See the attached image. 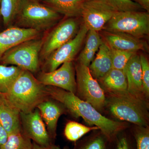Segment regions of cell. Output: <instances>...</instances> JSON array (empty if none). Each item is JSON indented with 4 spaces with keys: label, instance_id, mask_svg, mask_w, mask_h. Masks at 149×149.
<instances>
[{
    "label": "cell",
    "instance_id": "obj_1",
    "mask_svg": "<svg viewBox=\"0 0 149 149\" xmlns=\"http://www.w3.org/2000/svg\"><path fill=\"white\" fill-rule=\"evenodd\" d=\"M46 89L49 97L61 103L72 114L82 118L89 125L98 127L110 142L124 128L123 124L102 115L91 104L74 93L53 86H46Z\"/></svg>",
    "mask_w": 149,
    "mask_h": 149
},
{
    "label": "cell",
    "instance_id": "obj_2",
    "mask_svg": "<svg viewBox=\"0 0 149 149\" xmlns=\"http://www.w3.org/2000/svg\"><path fill=\"white\" fill-rule=\"evenodd\" d=\"M2 95L6 103L22 113L33 111L49 97L46 86L32 72L24 70L8 91Z\"/></svg>",
    "mask_w": 149,
    "mask_h": 149
},
{
    "label": "cell",
    "instance_id": "obj_3",
    "mask_svg": "<svg viewBox=\"0 0 149 149\" xmlns=\"http://www.w3.org/2000/svg\"><path fill=\"white\" fill-rule=\"evenodd\" d=\"M109 93V97L106 99V105L115 117L140 127L148 125V106L144 99L131 95L127 91Z\"/></svg>",
    "mask_w": 149,
    "mask_h": 149
},
{
    "label": "cell",
    "instance_id": "obj_4",
    "mask_svg": "<svg viewBox=\"0 0 149 149\" xmlns=\"http://www.w3.org/2000/svg\"><path fill=\"white\" fill-rule=\"evenodd\" d=\"M61 18V15L37 0H26L15 22L17 27L39 32L50 29Z\"/></svg>",
    "mask_w": 149,
    "mask_h": 149
},
{
    "label": "cell",
    "instance_id": "obj_5",
    "mask_svg": "<svg viewBox=\"0 0 149 149\" xmlns=\"http://www.w3.org/2000/svg\"><path fill=\"white\" fill-rule=\"evenodd\" d=\"M42 43L43 38L39 37L22 42L6 52L0 59V64L18 67L32 73L37 72Z\"/></svg>",
    "mask_w": 149,
    "mask_h": 149
},
{
    "label": "cell",
    "instance_id": "obj_6",
    "mask_svg": "<svg viewBox=\"0 0 149 149\" xmlns=\"http://www.w3.org/2000/svg\"><path fill=\"white\" fill-rule=\"evenodd\" d=\"M102 30L123 32L142 39L149 35V13L142 11L117 12Z\"/></svg>",
    "mask_w": 149,
    "mask_h": 149
},
{
    "label": "cell",
    "instance_id": "obj_7",
    "mask_svg": "<svg viewBox=\"0 0 149 149\" xmlns=\"http://www.w3.org/2000/svg\"><path fill=\"white\" fill-rule=\"evenodd\" d=\"M75 72L76 92L82 100L101 111L105 106L106 98L100 85L91 74L89 67L78 62Z\"/></svg>",
    "mask_w": 149,
    "mask_h": 149
},
{
    "label": "cell",
    "instance_id": "obj_8",
    "mask_svg": "<svg viewBox=\"0 0 149 149\" xmlns=\"http://www.w3.org/2000/svg\"><path fill=\"white\" fill-rule=\"evenodd\" d=\"M80 28L76 17H68L60 22L43 38L40 57L45 59L56 49L72 39Z\"/></svg>",
    "mask_w": 149,
    "mask_h": 149
},
{
    "label": "cell",
    "instance_id": "obj_9",
    "mask_svg": "<svg viewBox=\"0 0 149 149\" xmlns=\"http://www.w3.org/2000/svg\"><path fill=\"white\" fill-rule=\"evenodd\" d=\"M117 12L106 0H85L81 17L88 30L99 32Z\"/></svg>",
    "mask_w": 149,
    "mask_h": 149
},
{
    "label": "cell",
    "instance_id": "obj_10",
    "mask_svg": "<svg viewBox=\"0 0 149 149\" xmlns=\"http://www.w3.org/2000/svg\"><path fill=\"white\" fill-rule=\"evenodd\" d=\"M88 30L83 24L72 39L58 48L45 59L43 71H54L64 63L72 61L83 45Z\"/></svg>",
    "mask_w": 149,
    "mask_h": 149
},
{
    "label": "cell",
    "instance_id": "obj_11",
    "mask_svg": "<svg viewBox=\"0 0 149 149\" xmlns=\"http://www.w3.org/2000/svg\"><path fill=\"white\" fill-rule=\"evenodd\" d=\"M75 70L72 61L66 62L55 70L39 74L38 80L45 86H53L75 94L76 83Z\"/></svg>",
    "mask_w": 149,
    "mask_h": 149
},
{
    "label": "cell",
    "instance_id": "obj_12",
    "mask_svg": "<svg viewBox=\"0 0 149 149\" xmlns=\"http://www.w3.org/2000/svg\"><path fill=\"white\" fill-rule=\"evenodd\" d=\"M20 116L22 131L28 138L40 146L52 144L50 137L38 109L28 113H20Z\"/></svg>",
    "mask_w": 149,
    "mask_h": 149
},
{
    "label": "cell",
    "instance_id": "obj_13",
    "mask_svg": "<svg viewBox=\"0 0 149 149\" xmlns=\"http://www.w3.org/2000/svg\"><path fill=\"white\" fill-rule=\"evenodd\" d=\"M41 32L35 29L11 26L0 32V59L11 48L24 41L38 38Z\"/></svg>",
    "mask_w": 149,
    "mask_h": 149
},
{
    "label": "cell",
    "instance_id": "obj_14",
    "mask_svg": "<svg viewBox=\"0 0 149 149\" xmlns=\"http://www.w3.org/2000/svg\"><path fill=\"white\" fill-rule=\"evenodd\" d=\"M103 37V40L110 47L116 49L134 52L148 50V44L145 41L126 33L104 30Z\"/></svg>",
    "mask_w": 149,
    "mask_h": 149
},
{
    "label": "cell",
    "instance_id": "obj_15",
    "mask_svg": "<svg viewBox=\"0 0 149 149\" xmlns=\"http://www.w3.org/2000/svg\"><path fill=\"white\" fill-rule=\"evenodd\" d=\"M127 83V91L131 95L144 99L142 68L140 56L136 53L129 60L123 69Z\"/></svg>",
    "mask_w": 149,
    "mask_h": 149
},
{
    "label": "cell",
    "instance_id": "obj_16",
    "mask_svg": "<svg viewBox=\"0 0 149 149\" xmlns=\"http://www.w3.org/2000/svg\"><path fill=\"white\" fill-rule=\"evenodd\" d=\"M88 67L92 76L99 80L112 68L110 49L103 40L95 59Z\"/></svg>",
    "mask_w": 149,
    "mask_h": 149
},
{
    "label": "cell",
    "instance_id": "obj_17",
    "mask_svg": "<svg viewBox=\"0 0 149 149\" xmlns=\"http://www.w3.org/2000/svg\"><path fill=\"white\" fill-rule=\"evenodd\" d=\"M43 121L47 125V129L51 139H54L56 136L57 124L62 111L57 104L47 100L37 106Z\"/></svg>",
    "mask_w": 149,
    "mask_h": 149
},
{
    "label": "cell",
    "instance_id": "obj_18",
    "mask_svg": "<svg viewBox=\"0 0 149 149\" xmlns=\"http://www.w3.org/2000/svg\"><path fill=\"white\" fill-rule=\"evenodd\" d=\"M45 5L68 17L81 16L85 0H41Z\"/></svg>",
    "mask_w": 149,
    "mask_h": 149
},
{
    "label": "cell",
    "instance_id": "obj_19",
    "mask_svg": "<svg viewBox=\"0 0 149 149\" xmlns=\"http://www.w3.org/2000/svg\"><path fill=\"white\" fill-rule=\"evenodd\" d=\"M0 123L8 135L22 130L20 112L5 101L0 104Z\"/></svg>",
    "mask_w": 149,
    "mask_h": 149
},
{
    "label": "cell",
    "instance_id": "obj_20",
    "mask_svg": "<svg viewBox=\"0 0 149 149\" xmlns=\"http://www.w3.org/2000/svg\"><path fill=\"white\" fill-rule=\"evenodd\" d=\"M85 40V47L78 57V63L89 67L102 42L103 39L98 32L89 30Z\"/></svg>",
    "mask_w": 149,
    "mask_h": 149
},
{
    "label": "cell",
    "instance_id": "obj_21",
    "mask_svg": "<svg viewBox=\"0 0 149 149\" xmlns=\"http://www.w3.org/2000/svg\"><path fill=\"white\" fill-rule=\"evenodd\" d=\"M100 81L109 92H126L127 78L123 70L112 68Z\"/></svg>",
    "mask_w": 149,
    "mask_h": 149
},
{
    "label": "cell",
    "instance_id": "obj_22",
    "mask_svg": "<svg viewBox=\"0 0 149 149\" xmlns=\"http://www.w3.org/2000/svg\"><path fill=\"white\" fill-rule=\"evenodd\" d=\"M26 0H1L0 14L5 29L12 26L17 15Z\"/></svg>",
    "mask_w": 149,
    "mask_h": 149
},
{
    "label": "cell",
    "instance_id": "obj_23",
    "mask_svg": "<svg viewBox=\"0 0 149 149\" xmlns=\"http://www.w3.org/2000/svg\"><path fill=\"white\" fill-rule=\"evenodd\" d=\"M22 70L18 67L0 64L1 94H5L8 91Z\"/></svg>",
    "mask_w": 149,
    "mask_h": 149
},
{
    "label": "cell",
    "instance_id": "obj_24",
    "mask_svg": "<svg viewBox=\"0 0 149 149\" xmlns=\"http://www.w3.org/2000/svg\"><path fill=\"white\" fill-rule=\"evenodd\" d=\"M31 140L22 130L8 135L5 143L1 146V149H32Z\"/></svg>",
    "mask_w": 149,
    "mask_h": 149
},
{
    "label": "cell",
    "instance_id": "obj_25",
    "mask_svg": "<svg viewBox=\"0 0 149 149\" xmlns=\"http://www.w3.org/2000/svg\"><path fill=\"white\" fill-rule=\"evenodd\" d=\"M97 129L99 128L96 126L88 127L75 121H70L67 123L64 135L68 141L76 142L90 131Z\"/></svg>",
    "mask_w": 149,
    "mask_h": 149
},
{
    "label": "cell",
    "instance_id": "obj_26",
    "mask_svg": "<svg viewBox=\"0 0 149 149\" xmlns=\"http://www.w3.org/2000/svg\"><path fill=\"white\" fill-rule=\"evenodd\" d=\"M112 68L123 70L129 60L137 52L120 50L110 47Z\"/></svg>",
    "mask_w": 149,
    "mask_h": 149
},
{
    "label": "cell",
    "instance_id": "obj_27",
    "mask_svg": "<svg viewBox=\"0 0 149 149\" xmlns=\"http://www.w3.org/2000/svg\"><path fill=\"white\" fill-rule=\"evenodd\" d=\"M118 12L142 11V8L132 0H106Z\"/></svg>",
    "mask_w": 149,
    "mask_h": 149
},
{
    "label": "cell",
    "instance_id": "obj_28",
    "mask_svg": "<svg viewBox=\"0 0 149 149\" xmlns=\"http://www.w3.org/2000/svg\"><path fill=\"white\" fill-rule=\"evenodd\" d=\"M107 140L104 135H97L85 141L76 149H107Z\"/></svg>",
    "mask_w": 149,
    "mask_h": 149
},
{
    "label": "cell",
    "instance_id": "obj_29",
    "mask_svg": "<svg viewBox=\"0 0 149 149\" xmlns=\"http://www.w3.org/2000/svg\"><path fill=\"white\" fill-rule=\"evenodd\" d=\"M136 149H149V131L146 127H140L135 131Z\"/></svg>",
    "mask_w": 149,
    "mask_h": 149
},
{
    "label": "cell",
    "instance_id": "obj_30",
    "mask_svg": "<svg viewBox=\"0 0 149 149\" xmlns=\"http://www.w3.org/2000/svg\"><path fill=\"white\" fill-rule=\"evenodd\" d=\"M142 80L144 95L149 97V63L148 58L144 54H140Z\"/></svg>",
    "mask_w": 149,
    "mask_h": 149
},
{
    "label": "cell",
    "instance_id": "obj_31",
    "mask_svg": "<svg viewBox=\"0 0 149 149\" xmlns=\"http://www.w3.org/2000/svg\"><path fill=\"white\" fill-rule=\"evenodd\" d=\"M116 149H130V145L126 137H121L117 142Z\"/></svg>",
    "mask_w": 149,
    "mask_h": 149
},
{
    "label": "cell",
    "instance_id": "obj_32",
    "mask_svg": "<svg viewBox=\"0 0 149 149\" xmlns=\"http://www.w3.org/2000/svg\"><path fill=\"white\" fill-rule=\"evenodd\" d=\"M8 135L0 123V147L7 141Z\"/></svg>",
    "mask_w": 149,
    "mask_h": 149
},
{
    "label": "cell",
    "instance_id": "obj_33",
    "mask_svg": "<svg viewBox=\"0 0 149 149\" xmlns=\"http://www.w3.org/2000/svg\"><path fill=\"white\" fill-rule=\"evenodd\" d=\"M139 4L143 9L145 10L147 12H149V0H132Z\"/></svg>",
    "mask_w": 149,
    "mask_h": 149
},
{
    "label": "cell",
    "instance_id": "obj_34",
    "mask_svg": "<svg viewBox=\"0 0 149 149\" xmlns=\"http://www.w3.org/2000/svg\"><path fill=\"white\" fill-rule=\"evenodd\" d=\"M32 149H62L52 144L47 146H42L34 142L32 143Z\"/></svg>",
    "mask_w": 149,
    "mask_h": 149
},
{
    "label": "cell",
    "instance_id": "obj_35",
    "mask_svg": "<svg viewBox=\"0 0 149 149\" xmlns=\"http://www.w3.org/2000/svg\"><path fill=\"white\" fill-rule=\"evenodd\" d=\"M4 99L3 97V95L0 93V104L4 102Z\"/></svg>",
    "mask_w": 149,
    "mask_h": 149
},
{
    "label": "cell",
    "instance_id": "obj_36",
    "mask_svg": "<svg viewBox=\"0 0 149 149\" xmlns=\"http://www.w3.org/2000/svg\"><path fill=\"white\" fill-rule=\"evenodd\" d=\"M2 24L3 25V24L2 18V17L1 16V14H0V29H1V27ZM0 32H1V31H0Z\"/></svg>",
    "mask_w": 149,
    "mask_h": 149
},
{
    "label": "cell",
    "instance_id": "obj_37",
    "mask_svg": "<svg viewBox=\"0 0 149 149\" xmlns=\"http://www.w3.org/2000/svg\"><path fill=\"white\" fill-rule=\"evenodd\" d=\"M1 0H0V5H1Z\"/></svg>",
    "mask_w": 149,
    "mask_h": 149
},
{
    "label": "cell",
    "instance_id": "obj_38",
    "mask_svg": "<svg viewBox=\"0 0 149 149\" xmlns=\"http://www.w3.org/2000/svg\"><path fill=\"white\" fill-rule=\"evenodd\" d=\"M0 149H1V147H0Z\"/></svg>",
    "mask_w": 149,
    "mask_h": 149
}]
</instances>
